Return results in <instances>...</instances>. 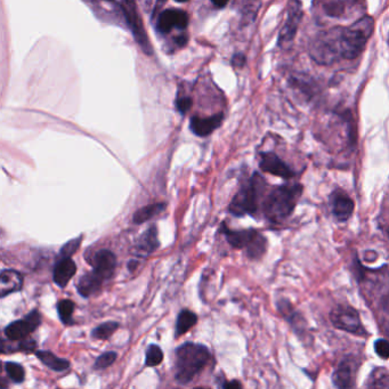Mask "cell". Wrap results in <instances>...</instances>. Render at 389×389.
Here are the masks:
<instances>
[{"mask_svg":"<svg viewBox=\"0 0 389 389\" xmlns=\"http://www.w3.org/2000/svg\"><path fill=\"white\" fill-rule=\"evenodd\" d=\"M211 360V353L201 344L186 343L176 350L175 377L181 384L186 385L193 380L198 373Z\"/></svg>","mask_w":389,"mask_h":389,"instance_id":"6da1fadb","label":"cell"},{"mask_svg":"<svg viewBox=\"0 0 389 389\" xmlns=\"http://www.w3.org/2000/svg\"><path fill=\"white\" fill-rule=\"evenodd\" d=\"M300 185H283L276 188L267 196L264 213L271 222H282L291 215L301 196Z\"/></svg>","mask_w":389,"mask_h":389,"instance_id":"7a4b0ae2","label":"cell"},{"mask_svg":"<svg viewBox=\"0 0 389 389\" xmlns=\"http://www.w3.org/2000/svg\"><path fill=\"white\" fill-rule=\"evenodd\" d=\"M375 30V20L371 16H363L353 23L348 28L343 29L341 34V47L343 59L354 60L361 55L368 40L373 36Z\"/></svg>","mask_w":389,"mask_h":389,"instance_id":"3957f363","label":"cell"},{"mask_svg":"<svg viewBox=\"0 0 389 389\" xmlns=\"http://www.w3.org/2000/svg\"><path fill=\"white\" fill-rule=\"evenodd\" d=\"M343 26H335L316 34L310 45V54L318 64H333L343 59L341 34Z\"/></svg>","mask_w":389,"mask_h":389,"instance_id":"277c9868","label":"cell"},{"mask_svg":"<svg viewBox=\"0 0 389 389\" xmlns=\"http://www.w3.org/2000/svg\"><path fill=\"white\" fill-rule=\"evenodd\" d=\"M264 185L265 181L258 173L253 175L251 182L243 186L231 202V213H233L234 216H245L256 213Z\"/></svg>","mask_w":389,"mask_h":389,"instance_id":"5b68a950","label":"cell"},{"mask_svg":"<svg viewBox=\"0 0 389 389\" xmlns=\"http://www.w3.org/2000/svg\"><path fill=\"white\" fill-rule=\"evenodd\" d=\"M228 243L236 249H246L251 259H259L266 253L267 241L264 236L255 230H224Z\"/></svg>","mask_w":389,"mask_h":389,"instance_id":"8992f818","label":"cell"},{"mask_svg":"<svg viewBox=\"0 0 389 389\" xmlns=\"http://www.w3.org/2000/svg\"><path fill=\"white\" fill-rule=\"evenodd\" d=\"M330 320L333 322V327L343 330L346 333H355V335H365L367 331L363 328L360 314L352 306L347 305H338L330 313Z\"/></svg>","mask_w":389,"mask_h":389,"instance_id":"52a82bcc","label":"cell"},{"mask_svg":"<svg viewBox=\"0 0 389 389\" xmlns=\"http://www.w3.org/2000/svg\"><path fill=\"white\" fill-rule=\"evenodd\" d=\"M40 322H41V316L39 312L32 310L22 320L9 323L4 330V333L9 341H21L26 339L30 333H34V330L39 327Z\"/></svg>","mask_w":389,"mask_h":389,"instance_id":"ba28073f","label":"cell"},{"mask_svg":"<svg viewBox=\"0 0 389 389\" xmlns=\"http://www.w3.org/2000/svg\"><path fill=\"white\" fill-rule=\"evenodd\" d=\"M117 5L120 6L121 9H123L126 20H127V23L131 26V31H133V36L136 38L137 43L141 45L144 51L151 54L152 49H151L148 36L145 34L142 20H141V16H139L138 11H137L135 3H133V1H121V3H118Z\"/></svg>","mask_w":389,"mask_h":389,"instance_id":"9c48e42d","label":"cell"},{"mask_svg":"<svg viewBox=\"0 0 389 389\" xmlns=\"http://www.w3.org/2000/svg\"><path fill=\"white\" fill-rule=\"evenodd\" d=\"M188 24L186 11L178 9H168L160 14L156 22V30L161 34H169L173 28L185 29Z\"/></svg>","mask_w":389,"mask_h":389,"instance_id":"30bf717a","label":"cell"},{"mask_svg":"<svg viewBox=\"0 0 389 389\" xmlns=\"http://www.w3.org/2000/svg\"><path fill=\"white\" fill-rule=\"evenodd\" d=\"M91 265H93V273L100 278L101 281L104 282L113 276L117 267V258L111 251H101L95 253Z\"/></svg>","mask_w":389,"mask_h":389,"instance_id":"8fae6325","label":"cell"},{"mask_svg":"<svg viewBox=\"0 0 389 389\" xmlns=\"http://www.w3.org/2000/svg\"><path fill=\"white\" fill-rule=\"evenodd\" d=\"M261 171L265 173H270L276 176L281 177V178H291L295 176L289 166L287 163H284L276 153L273 152H266V153H261Z\"/></svg>","mask_w":389,"mask_h":389,"instance_id":"7c38bea8","label":"cell"},{"mask_svg":"<svg viewBox=\"0 0 389 389\" xmlns=\"http://www.w3.org/2000/svg\"><path fill=\"white\" fill-rule=\"evenodd\" d=\"M331 203H333V215L340 222H346L347 219H350L352 216L354 201L345 191L338 190L333 192L331 196Z\"/></svg>","mask_w":389,"mask_h":389,"instance_id":"4fadbf2b","label":"cell"},{"mask_svg":"<svg viewBox=\"0 0 389 389\" xmlns=\"http://www.w3.org/2000/svg\"><path fill=\"white\" fill-rule=\"evenodd\" d=\"M355 368L352 361H341L333 373V384L337 389H355Z\"/></svg>","mask_w":389,"mask_h":389,"instance_id":"5bb4252c","label":"cell"},{"mask_svg":"<svg viewBox=\"0 0 389 389\" xmlns=\"http://www.w3.org/2000/svg\"><path fill=\"white\" fill-rule=\"evenodd\" d=\"M223 119H224L223 113H217L208 118L193 117L191 120V131H193L196 136H208L222 125Z\"/></svg>","mask_w":389,"mask_h":389,"instance_id":"9a60e30c","label":"cell"},{"mask_svg":"<svg viewBox=\"0 0 389 389\" xmlns=\"http://www.w3.org/2000/svg\"><path fill=\"white\" fill-rule=\"evenodd\" d=\"M293 7H290L289 14H288L287 23L284 24L280 34V45L288 44L295 37V31L300 22L301 9L300 4H293Z\"/></svg>","mask_w":389,"mask_h":389,"instance_id":"2e32d148","label":"cell"},{"mask_svg":"<svg viewBox=\"0 0 389 389\" xmlns=\"http://www.w3.org/2000/svg\"><path fill=\"white\" fill-rule=\"evenodd\" d=\"M77 272V265L71 258H63L57 263L53 272V280L60 288H66Z\"/></svg>","mask_w":389,"mask_h":389,"instance_id":"e0dca14e","label":"cell"},{"mask_svg":"<svg viewBox=\"0 0 389 389\" xmlns=\"http://www.w3.org/2000/svg\"><path fill=\"white\" fill-rule=\"evenodd\" d=\"M23 276L14 270H4L0 276V297H6L22 289Z\"/></svg>","mask_w":389,"mask_h":389,"instance_id":"ac0fdd59","label":"cell"},{"mask_svg":"<svg viewBox=\"0 0 389 389\" xmlns=\"http://www.w3.org/2000/svg\"><path fill=\"white\" fill-rule=\"evenodd\" d=\"M159 245L158 230L156 226H151L137 241L136 253L141 257H148L159 248Z\"/></svg>","mask_w":389,"mask_h":389,"instance_id":"d6986e66","label":"cell"},{"mask_svg":"<svg viewBox=\"0 0 389 389\" xmlns=\"http://www.w3.org/2000/svg\"><path fill=\"white\" fill-rule=\"evenodd\" d=\"M103 282L95 276L94 273H87L80 278L77 284L78 293L80 295L89 298V295H94L102 287Z\"/></svg>","mask_w":389,"mask_h":389,"instance_id":"ffe728a7","label":"cell"},{"mask_svg":"<svg viewBox=\"0 0 389 389\" xmlns=\"http://www.w3.org/2000/svg\"><path fill=\"white\" fill-rule=\"evenodd\" d=\"M36 354H37V358H39L40 361L45 364L46 367H49V369L54 370L57 373L66 371L70 367V362L68 360L59 358V356L49 352V350H41V352H37Z\"/></svg>","mask_w":389,"mask_h":389,"instance_id":"44dd1931","label":"cell"},{"mask_svg":"<svg viewBox=\"0 0 389 389\" xmlns=\"http://www.w3.org/2000/svg\"><path fill=\"white\" fill-rule=\"evenodd\" d=\"M198 318L193 312L188 310H182L177 318L176 328H175V337L178 338L181 335H185L188 330L192 329L196 324Z\"/></svg>","mask_w":389,"mask_h":389,"instance_id":"7402d4cb","label":"cell"},{"mask_svg":"<svg viewBox=\"0 0 389 389\" xmlns=\"http://www.w3.org/2000/svg\"><path fill=\"white\" fill-rule=\"evenodd\" d=\"M165 203H153V205L146 206L139 209L136 213H133V222L136 224H143L152 217L159 215L160 213L165 211Z\"/></svg>","mask_w":389,"mask_h":389,"instance_id":"603a6c76","label":"cell"},{"mask_svg":"<svg viewBox=\"0 0 389 389\" xmlns=\"http://www.w3.org/2000/svg\"><path fill=\"white\" fill-rule=\"evenodd\" d=\"M119 328V323L118 322H104V323L100 324L98 327L95 328L91 331V335L93 338L100 339V340H106L113 335L114 331Z\"/></svg>","mask_w":389,"mask_h":389,"instance_id":"cb8c5ba5","label":"cell"},{"mask_svg":"<svg viewBox=\"0 0 389 389\" xmlns=\"http://www.w3.org/2000/svg\"><path fill=\"white\" fill-rule=\"evenodd\" d=\"M163 360V352L158 345H150L146 350V358H145V365L148 368L156 367L161 363Z\"/></svg>","mask_w":389,"mask_h":389,"instance_id":"d4e9b609","label":"cell"},{"mask_svg":"<svg viewBox=\"0 0 389 389\" xmlns=\"http://www.w3.org/2000/svg\"><path fill=\"white\" fill-rule=\"evenodd\" d=\"M57 312H59V315H60L61 321H62L63 323H71L72 314H74V301L69 300V299L59 301V304H57Z\"/></svg>","mask_w":389,"mask_h":389,"instance_id":"484cf974","label":"cell"},{"mask_svg":"<svg viewBox=\"0 0 389 389\" xmlns=\"http://www.w3.org/2000/svg\"><path fill=\"white\" fill-rule=\"evenodd\" d=\"M5 370L9 378L14 381V383H16V384H21V383L24 381L26 371H24L22 365H20V364L14 363V362H7L5 364Z\"/></svg>","mask_w":389,"mask_h":389,"instance_id":"4316f807","label":"cell"},{"mask_svg":"<svg viewBox=\"0 0 389 389\" xmlns=\"http://www.w3.org/2000/svg\"><path fill=\"white\" fill-rule=\"evenodd\" d=\"M345 6H346V3H343V1H328V3L323 4L324 11L329 16L333 17H338L344 14Z\"/></svg>","mask_w":389,"mask_h":389,"instance_id":"83f0119b","label":"cell"},{"mask_svg":"<svg viewBox=\"0 0 389 389\" xmlns=\"http://www.w3.org/2000/svg\"><path fill=\"white\" fill-rule=\"evenodd\" d=\"M118 355L116 352H106L97 358L95 362V369L103 370L110 367L117 360Z\"/></svg>","mask_w":389,"mask_h":389,"instance_id":"f1b7e54d","label":"cell"},{"mask_svg":"<svg viewBox=\"0 0 389 389\" xmlns=\"http://www.w3.org/2000/svg\"><path fill=\"white\" fill-rule=\"evenodd\" d=\"M80 242H81V236H79L78 239L71 240L66 245L63 246L60 253L61 259L71 258L72 255L79 249Z\"/></svg>","mask_w":389,"mask_h":389,"instance_id":"f546056e","label":"cell"},{"mask_svg":"<svg viewBox=\"0 0 389 389\" xmlns=\"http://www.w3.org/2000/svg\"><path fill=\"white\" fill-rule=\"evenodd\" d=\"M375 350L381 358H389V341L386 339H378L375 343Z\"/></svg>","mask_w":389,"mask_h":389,"instance_id":"4dcf8cb0","label":"cell"},{"mask_svg":"<svg viewBox=\"0 0 389 389\" xmlns=\"http://www.w3.org/2000/svg\"><path fill=\"white\" fill-rule=\"evenodd\" d=\"M369 389H389V375H378L375 380H373Z\"/></svg>","mask_w":389,"mask_h":389,"instance_id":"1f68e13d","label":"cell"},{"mask_svg":"<svg viewBox=\"0 0 389 389\" xmlns=\"http://www.w3.org/2000/svg\"><path fill=\"white\" fill-rule=\"evenodd\" d=\"M191 106H192V100H191L190 97H181V98L177 100V110L182 114L188 113V112L190 111Z\"/></svg>","mask_w":389,"mask_h":389,"instance_id":"d6a6232c","label":"cell"},{"mask_svg":"<svg viewBox=\"0 0 389 389\" xmlns=\"http://www.w3.org/2000/svg\"><path fill=\"white\" fill-rule=\"evenodd\" d=\"M223 389H242V385L238 380L228 381V383H225Z\"/></svg>","mask_w":389,"mask_h":389,"instance_id":"836d02e7","label":"cell"},{"mask_svg":"<svg viewBox=\"0 0 389 389\" xmlns=\"http://www.w3.org/2000/svg\"><path fill=\"white\" fill-rule=\"evenodd\" d=\"M232 62H233L234 66H243V64H245L246 62L245 56L242 54L236 55V56L233 57V61H232Z\"/></svg>","mask_w":389,"mask_h":389,"instance_id":"e575fe53","label":"cell"},{"mask_svg":"<svg viewBox=\"0 0 389 389\" xmlns=\"http://www.w3.org/2000/svg\"><path fill=\"white\" fill-rule=\"evenodd\" d=\"M213 5L216 6V7H218V9H221V7H224V6L228 5V3H226V1H223V3H219V1H213Z\"/></svg>","mask_w":389,"mask_h":389,"instance_id":"d590c367","label":"cell"},{"mask_svg":"<svg viewBox=\"0 0 389 389\" xmlns=\"http://www.w3.org/2000/svg\"><path fill=\"white\" fill-rule=\"evenodd\" d=\"M194 389H209V388H205V387H196Z\"/></svg>","mask_w":389,"mask_h":389,"instance_id":"8d00e7d4","label":"cell"}]
</instances>
